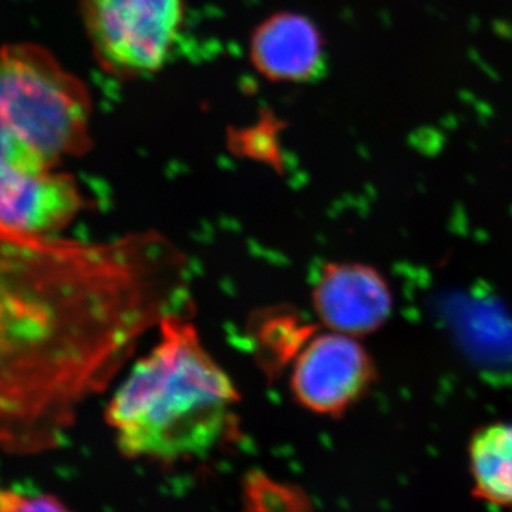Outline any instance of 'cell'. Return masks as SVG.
Here are the masks:
<instances>
[{
  "label": "cell",
  "instance_id": "obj_1",
  "mask_svg": "<svg viewBox=\"0 0 512 512\" xmlns=\"http://www.w3.org/2000/svg\"><path fill=\"white\" fill-rule=\"evenodd\" d=\"M191 308L190 259L156 232L89 244L0 224V450L59 446L138 342Z\"/></svg>",
  "mask_w": 512,
  "mask_h": 512
},
{
  "label": "cell",
  "instance_id": "obj_2",
  "mask_svg": "<svg viewBox=\"0 0 512 512\" xmlns=\"http://www.w3.org/2000/svg\"><path fill=\"white\" fill-rule=\"evenodd\" d=\"M238 404L237 387L205 348L191 313H173L114 390L106 421L124 457L180 463L227 439Z\"/></svg>",
  "mask_w": 512,
  "mask_h": 512
},
{
  "label": "cell",
  "instance_id": "obj_3",
  "mask_svg": "<svg viewBox=\"0 0 512 512\" xmlns=\"http://www.w3.org/2000/svg\"><path fill=\"white\" fill-rule=\"evenodd\" d=\"M92 101L49 50L0 47V160L20 170H56L90 147Z\"/></svg>",
  "mask_w": 512,
  "mask_h": 512
},
{
  "label": "cell",
  "instance_id": "obj_4",
  "mask_svg": "<svg viewBox=\"0 0 512 512\" xmlns=\"http://www.w3.org/2000/svg\"><path fill=\"white\" fill-rule=\"evenodd\" d=\"M93 52L104 69L146 76L167 62L184 22L183 0H82Z\"/></svg>",
  "mask_w": 512,
  "mask_h": 512
},
{
  "label": "cell",
  "instance_id": "obj_5",
  "mask_svg": "<svg viewBox=\"0 0 512 512\" xmlns=\"http://www.w3.org/2000/svg\"><path fill=\"white\" fill-rule=\"evenodd\" d=\"M379 379L377 366L360 339L343 333H313L291 362L289 389L303 409L318 416H345Z\"/></svg>",
  "mask_w": 512,
  "mask_h": 512
},
{
  "label": "cell",
  "instance_id": "obj_6",
  "mask_svg": "<svg viewBox=\"0 0 512 512\" xmlns=\"http://www.w3.org/2000/svg\"><path fill=\"white\" fill-rule=\"evenodd\" d=\"M311 299L320 325L362 339L383 328L394 311L392 286L369 264L325 262L313 276Z\"/></svg>",
  "mask_w": 512,
  "mask_h": 512
},
{
  "label": "cell",
  "instance_id": "obj_7",
  "mask_svg": "<svg viewBox=\"0 0 512 512\" xmlns=\"http://www.w3.org/2000/svg\"><path fill=\"white\" fill-rule=\"evenodd\" d=\"M86 207L72 175L20 170L0 160V224L32 234L55 235Z\"/></svg>",
  "mask_w": 512,
  "mask_h": 512
},
{
  "label": "cell",
  "instance_id": "obj_8",
  "mask_svg": "<svg viewBox=\"0 0 512 512\" xmlns=\"http://www.w3.org/2000/svg\"><path fill=\"white\" fill-rule=\"evenodd\" d=\"M252 57L261 72L275 80H309L325 66L322 37L302 16L278 15L259 28Z\"/></svg>",
  "mask_w": 512,
  "mask_h": 512
},
{
  "label": "cell",
  "instance_id": "obj_9",
  "mask_svg": "<svg viewBox=\"0 0 512 512\" xmlns=\"http://www.w3.org/2000/svg\"><path fill=\"white\" fill-rule=\"evenodd\" d=\"M467 454L474 498L512 510V423L497 421L474 431Z\"/></svg>",
  "mask_w": 512,
  "mask_h": 512
},
{
  "label": "cell",
  "instance_id": "obj_10",
  "mask_svg": "<svg viewBox=\"0 0 512 512\" xmlns=\"http://www.w3.org/2000/svg\"><path fill=\"white\" fill-rule=\"evenodd\" d=\"M242 501L251 511L311 510L309 495L295 485L276 480L261 470L249 471L242 480Z\"/></svg>",
  "mask_w": 512,
  "mask_h": 512
},
{
  "label": "cell",
  "instance_id": "obj_11",
  "mask_svg": "<svg viewBox=\"0 0 512 512\" xmlns=\"http://www.w3.org/2000/svg\"><path fill=\"white\" fill-rule=\"evenodd\" d=\"M66 505L52 495H28L13 490H0V511H64Z\"/></svg>",
  "mask_w": 512,
  "mask_h": 512
}]
</instances>
